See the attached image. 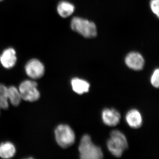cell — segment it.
I'll return each mask as SVG.
<instances>
[{"instance_id": "cell-4", "label": "cell", "mask_w": 159, "mask_h": 159, "mask_svg": "<svg viewBox=\"0 0 159 159\" xmlns=\"http://www.w3.org/2000/svg\"><path fill=\"white\" fill-rule=\"evenodd\" d=\"M54 134L56 142L61 148H68L75 142V133L68 125H58L55 129Z\"/></svg>"}, {"instance_id": "cell-15", "label": "cell", "mask_w": 159, "mask_h": 159, "mask_svg": "<svg viewBox=\"0 0 159 159\" xmlns=\"http://www.w3.org/2000/svg\"><path fill=\"white\" fill-rule=\"evenodd\" d=\"M7 87L0 84V109H7L9 107Z\"/></svg>"}, {"instance_id": "cell-6", "label": "cell", "mask_w": 159, "mask_h": 159, "mask_svg": "<svg viewBox=\"0 0 159 159\" xmlns=\"http://www.w3.org/2000/svg\"><path fill=\"white\" fill-rule=\"evenodd\" d=\"M26 74L34 79L40 78L45 73V67L39 60L32 59L29 60L25 66Z\"/></svg>"}, {"instance_id": "cell-14", "label": "cell", "mask_w": 159, "mask_h": 159, "mask_svg": "<svg viewBox=\"0 0 159 159\" xmlns=\"http://www.w3.org/2000/svg\"><path fill=\"white\" fill-rule=\"evenodd\" d=\"M8 98L12 105L18 106L21 100V97L19 91L16 87L11 86L7 88Z\"/></svg>"}, {"instance_id": "cell-3", "label": "cell", "mask_w": 159, "mask_h": 159, "mask_svg": "<svg viewBox=\"0 0 159 159\" xmlns=\"http://www.w3.org/2000/svg\"><path fill=\"white\" fill-rule=\"evenodd\" d=\"M71 29L83 36L87 38L96 37L97 29L93 22L79 17H74L71 22Z\"/></svg>"}, {"instance_id": "cell-7", "label": "cell", "mask_w": 159, "mask_h": 159, "mask_svg": "<svg viewBox=\"0 0 159 159\" xmlns=\"http://www.w3.org/2000/svg\"><path fill=\"white\" fill-rule=\"evenodd\" d=\"M125 64L134 70H141L144 67L145 60L142 54L137 52L129 53L125 59Z\"/></svg>"}, {"instance_id": "cell-9", "label": "cell", "mask_w": 159, "mask_h": 159, "mask_svg": "<svg viewBox=\"0 0 159 159\" xmlns=\"http://www.w3.org/2000/svg\"><path fill=\"white\" fill-rule=\"evenodd\" d=\"M102 119L105 125L109 126H116L120 122L121 115L114 109L106 108L102 111Z\"/></svg>"}, {"instance_id": "cell-10", "label": "cell", "mask_w": 159, "mask_h": 159, "mask_svg": "<svg viewBox=\"0 0 159 159\" xmlns=\"http://www.w3.org/2000/svg\"><path fill=\"white\" fill-rule=\"evenodd\" d=\"M125 120L127 124L131 128H140L142 124V115L136 109H132L129 111L125 116Z\"/></svg>"}, {"instance_id": "cell-2", "label": "cell", "mask_w": 159, "mask_h": 159, "mask_svg": "<svg viewBox=\"0 0 159 159\" xmlns=\"http://www.w3.org/2000/svg\"><path fill=\"white\" fill-rule=\"evenodd\" d=\"M128 142L125 135L120 131L111 132L110 138L107 140V147L114 156L120 157L128 148Z\"/></svg>"}, {"instance_id": "cell-1", "label": "cell", "mask_w": 159, "mask_h": 159, "mask_svg": "<svg viewBox=\"0 0 159 159\" xmlns=\"http://www.w3.org/2000/svg\"><path fill=\"white\" fill-rule=\"evenodd\" d=\"M78 150L80 159H100L103 157L101 148L94 145L88 134L84 135L81 138Z\"/></svg>"}, {"instance_id": "cell-17", "label": "cell", "mask_w": 159, "mask_h": 159, "mask_svg": "<svg viewBox=\"0 0 159 159\" xmlns=\"http://www.w3.org/2000/svg\"><path fill=\"white\" fill-rule=\"evenodd\" d=\"M151 9L154 14L158 18L159 16V0H151L150 3Z\"/></svg>"}, {"instance_id": "cell-5", "label": "cell", "mask_w": 159, "mask_h": 159, "mask_svg": "<svg viewBox=\"0 0 159 159\" xmlns=\"http://www.w3.org/2000/svg\"><path fill=\"white\" fill-rule=\"evenodd\" d=\"M37 83L33 80H25L20 84L19 91L22 99L29 102H34L39 99L40 93Z\"/></svg>"}, {"instance_id": "cell-8", "label": "cell", "mask_w": 159, "mask_h": 159, "mask_svg": "<svg viewBox=\"0 0 159 159\" xmlns=\"http://www.w3.org/2000/svg\"><path fill=\"white\" fill-rule=\"evenodd\" d=\"M17 61L16 52L12 48H8L3 51L0 56L1 64L6 69H11L15 65Z\"/></svg>"}, {"instance_id": "cell-16", "label": "cell", "mask_w": 159, "mask_h": 159, "mask_svg": "<svg viewBox=\"0 0 159 159\" xmlns=\"http://www.w3.org/2000/svg\"><path fill=\"white\" fill-rule=\"evenodd\" d=\"M159 70L158 69H156L154 71L153 74L151 77V83L154 87L158 88L159 86Z\"/></svg>"}, {"instance_id": "cell-18", "label": "cell", "mask_w": 159, "mask_h": 159, "mask_svg": "<svg viewBox=\"0 0 159 159\" xmlns=\"http://www.w3.org/2000/svg\"><path fill=\"white\" fill-rule=\"evenodd\" d=\"M2 1V0H0V1Z\"/></svg>"}, {"instance_id": "cell-12", "label": "cell", "mask_w": 159, "mask_h": 159, "mask_svg": "<svg viewBox=\"0 0 159 159\" xmlns=\"http://www.w3.org/2000/svg\"><path fill=\"white\" fill-rule=\"evenodd\" d=\"M75 11V6L67 1H61L57 6V11L60 16L67 18L70 16Z\"/></svg>"}, {"instance_id": "cell-13", "label": "cell", "mask_w": 159, "mask_h": 159, "mask_svg": "<svg viewBox=\"0 0 159 159\" xmlns=\"http://www.w3.org/2000/svg\"><path fill=\"white\" fill-rule=\"evenodd\" d=\"M16 152L15 145L11 142H6L0 144V157L9 159L14 156Z\"/></svg>"}, {"instance_id": "cell-11", "label": "cell", "mask_w": 159, "mask_h": 159, "mask_svg": "<svg viewBox=\"0 0 159 159\" xmlns=\"http://www.w3.org/2000/svg\"><path fill=\"white\" fill-rule=\"evenodd\" d=\"M71 84L73 91L79 95L88 93L89 90L90 84L84 80L75 77L72 79Z\"/></svg>"}]
</instances>
